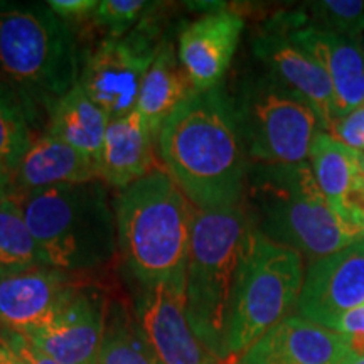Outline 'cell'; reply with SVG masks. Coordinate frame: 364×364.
Here are the masks:
<instances>
[{
    "label": "cell",
    "mask_w": 364,
    "mask_h": 364,
    "mask_svg": "<svg viewBox=\"0 0 364 364\" xmlns=\"http://www.w3.org/2000/svg\"><path fill=\"white\" fill-rule=\"evenodd\" d=\"M164 171L196 209L241 204L250 159L235 102L223 86L193 91L157 135Z\"/></svg>",
    "instance_id": "cell-1"
},
{
    "label": "cell",
    "mask_w": 364,
    "mask_h": 364,
    "mask_svg": "<svg viewBox=\"0 0 364 364\" xmlns=\"http://www.w3.org/2000/svg\"><path fill=\"white\" fill-rule=\"evenodd\" d=\"M245 196L255 228L311 263L364 240L358 226L332 209L309 161L295 166L250 164Z\"/></svg>",
    "instance_id": "cell-2"
},
{
    "label": "cell",
    "mask_w": 364,
    "mask_h": 364,
    "mask_svg": "<svg viewBox=\"0 0 364 364\" xmlns=\"http://www.w3.org/2000/svg\"><path fill=\"white\" fill-rule=\"evenodd\" d=\"M196 208L164 169H154L115 201L117 243L140 287L186 280Z\"/></svg>",
    "instance_id": "cell-3"
},
{
    "label": "cell",
    "mask_w": 364,
    "mask_h": 364,
    "mask_svg": "<svg viewBox=\"0 0 364 364\" xmlns=\"http://www.w3.org/2000/svg\"><path fill=\"white\" fill-rule=\"evenodd\" d=\"M255 225L241 204L196 209L186 267V312L194 334L221 363L228 356V327L240 272Z\"/></svg>",
    "instance_id": "cell-4"
},
{
    "label": "cell",
    "mask_w": 364,
    "mask_h": 364,
    "mask_svg": "<svg viewBox=\"0 0 364 364\" xmlns=\"http://www.w3.org/2000/svg\"><path fill=\"white\" fill-rule=\"evenodd\" d=\"M71 29L48 2H0V73L19 95L33 122L51 112L80 81Z\"/></svg>",
    "instance_id": "cell-5"
},
{
    "label": "cell",
    "mask_w": 364,
    "mask_h": 364,
    "mask_svg": "<svg viewBox=\"0 0 364 364\" xmlns=\"http://www.w3.org/2000/svg\"><path fill=\"white\" fill-rule=\"evenodd\" d=\"M17 196L46 267L66 273L93 270L115 255V211L103 181Z\"/></svg>",
    "instance_id": "cell-6"
},
{
    "label": "cell",
    "mask_w": 364,
    "mask_h": 364,
    "mask_svg": "<svg viewBox=\"0 0 364 364\" xmlns=\"http://www.w3.org/2000/svg\"><path fill=\"white\" fill-rule=\"evenodd\" d=\"M304 257L255 228L236 285L230 327L228 356L235 361L263 334L297 309L304 285Z\"/></svg>",
    "instance_id": "cell-7"
},
{
    "label": "cell",
    "mask_w": 364,
    "mask_h": 364,
    "mask_svg": "<svg viewBox=\"0 0 364 364\" xmlns=\"http://www.w3.org/2000/svg\"><path fill=\"white\" fill-rule=\"evenodd\" d=\"M252 164L295 166L307 162L321 120L306 98L270 73L250 76L233 100Z\"/></svg>",
    "instance_id": "cell-8"
},
{
    "label": "cell",
    "mask_w": 364,
    "mask_h": 364,
    "mask_svg": "<svg viewBox=\"0 0 364 364\" xmlns=\"http://www.w3.org/2000/svg\"><path fill=\"white\" fill-rule=\"evenodd\" d=\"M162 44L149 22L122 38L108 36L86 54L78 83L110 120L129 115L135 110L140 86Z\"/></svg>",
    "instance_id": "cell-9"
},
{
    "label": "cell",
    "mask_w": 364,
    "mask_h": 364,
    "mask_svg": "<svg viewBox=\"0 0 364 364\" xmlns=\"http://www.w3.org/2000/svg\"><path fill=\"white\" fill-rule=\"evenodd\" d=\"M107 311L102 290L75 284L43 326L22 336L59 364H97Z\"/></svg>",
    "instance_id": "cell-10"
},
{
    "label": "cell",
    "mask_w": 364,
    "mask_h": 364,
    "mask_svg": "<svg viewBox=\"0 0 364 364\" xmlns=\"http://www.w3.org/2000/svg\"><path fill=\"white\" fill-rule=\"evenodd\" d=\"M134 314L162 364H225L191 329L186 280L140 287Z\"/></svg>",
    "instance_id": "cell-11"
},
{
    "label": "cell",
    "mask_w": 364,
    "mask_h": 364,
    "mask_svg": "<svg viewBox=\"0 0 364 364\" xmlns=\"http://www.w3.org/2000/svg\"><path fill=\"white\" fill-rule=\"evenodd\" d=\"M306 51L329 76L344 118L364 107V48L358 41L327 33L304 22L302 12H280L268 22Z\"/></svg>",
    "instance_id": "cell-12"
},
{
    "label": "cell",
    "mask_w": 364,
    "mask_h": 364,
    "mask_svg": "<svg viewBox=\"0 0 364 364\" xmlns=\"http://www.w3.org/2000/svg\"><path fill=\"white\" fill-rule=\"evenodd\" d=\"M364 304V240L318 258L304 277L297 312L334 331L339 318Z\"/></svg>",
    "instance_id": "cell-13"
},
{
    "label": "cell",
    "mask_w": 364,
    "mask_h": 364,
    "mask_svg": "<svg viewBox=\"0 0 364 364\" xmlns=\"http://www.w3.org/2000/svg\"><path fill=\"white\" fill-rule=\"evenodd\" d=\"M243 29L245 21L238 12L220 9L181 31L177 58L194 91H209L221 85Z\"/></svg>",
    "instance_id": "cell-14"
},
{
    "label": "cell",
    "mask_w": 364,
    "mask_h": 364,
    "mask_svg": "<svg viewBox=\"0 0 364 364\" xmlns=\"http://www.w3.org/2000/svg\"><path fill=\"white\" fill-rule=\"evenodd\" d=\"M253 53L270 75L311 103L321 120L322 132L331 134L341 120V113L326 71L284 33L270 26L253 39Z\"/></svg>",
    "instance_id": "cell-15"
},
{
    "label": "cell",
    "mask_w": 364,
    "mask_h": 364,
    "mask_svg": "<svg viewBox=\"0 0 364 364\" xmlns=\"http://www.w3.org/2000/svg\"><path fill=\"white\" fill-rule=\"evenodd\" d=\"M349 356L348 336L290 316L250 346L236 364H341Z\"/></svg>",
    "instance_id": "cell-16"
},
{
    "label": "cell",
    "mask_w": 364,
    "mask_h": 364,
    "mask_svg": "<svg viewBox=\"0 0 364 364\" xmlns=\"http://www.w3.org/2000/svg\"><path fill=\"white\" fill-rule=\"evenodd\" d=\"M71 273L36 267L0 279V329L24 332L43 326L73 285Z\"/></svg>",
    "instance_id": "cell-17"
},
{
    "label": "cell",
    "mask_w": 364,
    "mask_h": 364,
    "mask_svg": "<svg viewBox=\"0 0 364 364\" xmlns=\"http://www.w3.org/2000/svg\"><path fill=\"white\" fill-rule=\"evenodd\" d=\"M97 179H100L97 164L48 132L34 139L12 174L17 194Z\"/></svg>",
    "instance_id": "cell-18"
},
{
    "label": "cell",
    "mask_w": 364,
    "mask_h": 364,
    "mask_svg": "<svg viewBox=\"0 0 364 364\" xmlns=\"http://www.w3.org/2000/svg\"><path fill=\"white\" fill-rule=\"evenodd\" d=\"M154 135L135 110L113 118L98 162L100 181L125 189L154 171Z\"/></svg>",
    "instance_id": "cell-19"
},
{
    "label": "cell",
    "mask_w": 364,
    "mask_h": 364,
    "mask_svg": "<svg viewBox=\"0 0 364 364\" xmlns=\"http://www.w3.org/2000/svg\"><path fill=\"white\" fill-rule=\"evenodd\" d=\"M193 91V85L181 66L174 46L164 41L156 61L145 75L135 105V112L142 117L156 142L167 118Z\"/></svg>",
    "instance_id": "cell-20"
},
{
    "label": "cell",
    "mask_w": 364,
    "mask_h": 364,
    "mask_svg": "<svg viewBox=\"0 0 364 364\" xmlns=\"http://www.w3.org/2000/svg\"><path fill=\"white\" fill-rule=\"evenodd\" d=\"M110 118L85 93L80 83L49 112L48 134L63 140L98 166Z\"/></svg>",
    "instance_id": "cell-21"
},
{
    "label": "cell",
    "mask_w": 364,
    "mask_h": 364,
    "mask_svg": "<svg viewBox=\"0 0 364 364\" xmlns=\"http://www.w3.org/2000/svg\"><path fill=\"white\" fill-rule=\"evenodd\" d=\"M358 154V150L348 147L322 130L314 136L309 152V166L318 189L326 196L332 209L349 223L353 221L346 211V199L363 176Z\"/></svg>",
    "instance_id": "cell-22"
},
{
    "label": "cell",
    "mask_w": 364,
    "mask_h": 364,
    "mask_svg": "<svg viewBox=\"0 0 364 364\" xmlns=\"http://www.w3.org/2000/svg\"><path fill=\"white\" fill-rule=\"evenodd\" d=\"M46 267L16 193L0 199V279Z\"/></svg>",
    "instance_id": "cell-23"
},
{
    "label": "cell",
    "mask_w": 364,
    "mask_h": 364,
    "mask_svg": "<svg viewBox=\"0 0 364 364\" xmlns=\"http://www.w3.org/2000/svg\"><path fill=\"white\" fill-rule=\"evenodd\" d=\"M97 364H161L135 314L122 302L108 306Z\"/></svg>",
    "instance_id": "cell-24"
},
{
    "label": "cell",
    "mask_w": 364,
    "mask_h": 364,
    "mask_svg": "<svg viewBox=\"0 0 364 364\" xmlns=\"http://www.w3.org/2000/svg\"><path fill=\"white\" fill-rule=\"evenodd\" d=\"M31 118L19 95L0 80V166L14 174L34 142Z\"/></svg>",
    "instance_id": "cell-25"
},
{
    "label": "cell",
    "mask_w": 364,
    "mask_h": 364,
    "mask_svg": "<svg viewBox=\"0 0 364 364\" xmlns=\"http://www.w3.org/2000/svg\"><path fill=\"white\" fill-rule=\"evenodd\" d=\"M300 12L306 24L361 43L364 0H318L307 4Z\"/></svg>",
    "instance_id": "cell-26"
},
{
    "label": "cell",
    "mask_w": 364,
    "mask_h": 364,
    "mask_svg": "<svg viewBox=\"0 0 364 364\" xmlns=\"http://www.w3.org/2000/svg\"><path fill=\"white\" fill-rule=\"evenodd\" d=\"M149 4L144 0H102L93 12L95 24L108 31L110 38H122L135 29Z\"/></svg>",
    "instance_id": "cell-27"
},
{
    "label": "cell",
    "mask_w": 364,
    "mask_h": 364,
    "mask_svg": "<svg viewBox=\"0 0 364 364\" xmlns=\"http://www.w3.org/2000/svg\"><path fill=\"white\" fill-rule=\"evenodd\" d=\"M331 135L348 147L364 152V107L341 118Z\"/></svg>",
    "instance_id": "cell-28"
},
{
    "label": "cell",
    "mask_w": 364,
    "mask_h": 364,
    "mask_svg": "<svg viewBox=\"0 0 364 364\" xmlns=\"http://www.w3.org/2000/svg\"><path fill=\"white\" fill-rule=\"evenodd\" d=\"M0 339H2L17 356L24 359L27 364H59L58 361H54L53 358H49L48 354L39 351L34 344H31L24 336L19 334V332L0 329Z\"/></svg>",
    "instance_id": "cell-29"
},
{
    "label": "cell",
    "mask_w": 364,
    "mask_h": 364,
    "mask_svg": "<svg viewBox=\"0 0 364 364\" xmlns=\"http://www.w3.org/2000/svg\"><path fill=\"white\" fill-rule=\"evenodd\" d=\"M48 6L56 14L59 19H83L93 16L98 7L97 0H49Z\"/></svg>",
    "instance_id": "cell-30"
},
{
    "label": "cell",
    "mask_w": 364,
    "mask_h": 364,
    "mask_svg": "<svg viewBox=\"0 0 364 364\" xmlns=\"http://www.w3.org/2000/svg\"><path fill=\"white\" fill-rule=\"evenodd\" d=\"M346 211H348L349 220L361 230L364 238V176H361V179L346 199Z\"/></svg>",
    "instance_id": "cell-31"
},
{
    "label": "cell",
    "mask_w": 364,
    "mask_h": 364,
    "mask_svg": "<svg viewBox=\"0 0 364 364\" xmlns=\"http://www.w3.org/2000/svg\"><path fill=\"white\" fill-rule=\"evenodd\" d=\"M0 364H27L24 359H21L9 346L0 339Z\"/></svg>",
    "instance_id": "cell-32"
},
{
    "label": "cell",
    "mask_w": 364,
    "mask_h": 364,
    "mask_svg": "<svg viewBox=\"0 0 364 364\" xmlns=\"http://www.w3.org/2000/svg\"><path fill=\"white\" fill-rule=\"evenodd\" d=\"M11 188H12V174L6 169V167L0 166V199L6 198L7 194L12 193Z\"/></svg>",
    "instance_id": "cell-33"
},
{
    "label": "cell",
    "mask_w": 364,
    "mask_h": 364,
    "mask_svg": "<svg viewBox=\"0 0 364 364\" xmlns=\"http://www.w3.org/2000/svg\"><path fill=\"white\" fill-rule=\"evenodd\" d=\"M341 364H364V354L363 356H349L344 363Z\"/></svg>",
    "instance_id": "cell-34"
},
{
    "label": "cell",
    "mask_w": 364,
    "mask_h": 364,
    "mask_svg": "<svg viewBox=\"0 0 364 364\" xmlns=\"http://www.w3.org/2000/svg\"><path fill=\"white\" fill-rule=\"evenodd\" d=\"M358 157H359V169H361L363 176H364V152H359Z\"/></svg>",
    "instance_id": "cell-35"
},
{
    "label": "cell",
    "mask_w": 364,
    "mask_h": 364,
    "mask_svg": "<svg viewBox=\"0 0 364 364\" xmlns=\"http://www.w3.org/2000/svg\"><path fill=\"white\" fill-rule=\"evenodd\" d=\"M361 44H363V48H364V43H361Z\"/></svg>",
    "instance_id": "cell-36"
},
{
    "label": "cell",
    "mask_w": 364,
    "mask_h": 364,
    "mask_svg": "<svg viewBox=\"0 0 364 364\" xmlns=\"http://www.w3.org/2000/svg\"><path fill=\"white\" fill-rule=\"evenodd\" d=\"M161 364H162V363H161Z\"/></svg>",
    "instance_id": "cell-37"
}]
</instances>
